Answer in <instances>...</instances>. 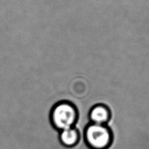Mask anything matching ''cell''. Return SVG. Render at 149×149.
Here are the masks:
<instances>
[{
    "label": "cell",
    "instance_id": "1",
    "mask_svg": "<svg viewBox=\"0 0 149 149\" xmlns=\"http://www.w3.org/2000/svg\"><path fill=\"white\" fill-rule=\"evenodd\" d=\"M49 119L52 127L58 132L76 127L78 120V109L72 102H57L51 109Z\"/></svg>",
    "mask_w": 149,
    "mask_h": 149
},
{
    "label": "cell",
    "instance_id": "2",
    "mask_svg": "<svg viewBox=\"0 0 149 149\" xmlns=\"http://www.w3.org/2000/svg\"><path fill=\"white\" fill-rule=\"evenodd\" d=\"M84 143L89 149H109L114 142V136L109 125L89 123L84 128Z\"/></svg>",
    "mask_w": 149,
    "mask_h": 149
},
{
    "label": "cell",
    "instance_id": "3",
    "mask_svg": "<svg viewBox=\"0 0 149 149\" xmlns=\"http://www.w3.org/2000/svg\"><path fill=\"white\" fill-rule=\"evenodd\" d=\"M111 112L104 104H97L91 108L88 114L89 123L95 124L108 125L111 119Z\"/></svg>",
    "mask_w": 149,
    "mask_h": 149
},
{
    "label": "cell",
    "instance_id": "4",
    "mask_svg": "<svg viewBox=\"0 0 149 149\" xmlns=\"http://www.w3.org/2000/svg\"><path fill=\"white\" fill-rule=\"evenodd\" d=\"M81 133L76 127L64 130L58 132V139L61 145L67 148L76 146L80 142Z\"/></svg>",
    "mask_w": 149,
    "mask_h": 149
}]
</instances>
